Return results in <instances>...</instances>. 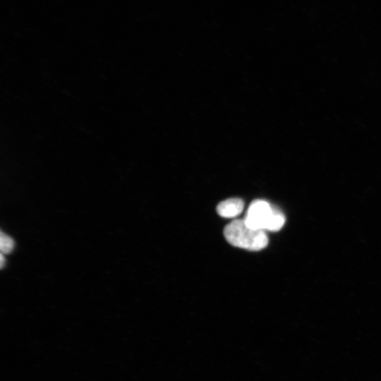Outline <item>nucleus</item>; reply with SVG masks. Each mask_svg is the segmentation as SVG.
Returning a JSON list of instances; mask_svg holds the SVG:
<instances>
[{
    "label": "nucleus",
    "instance_id": "nucleus-1",
    "mask_svg": "<svg viewBox=\"0 0 381 381\" xmlns=\"http://www.w3.org/2000/svg\"><path fill=\"white\" fill-rule=\"evenodd\" d=\"M243 219L249 227L262 231H277L285 223L284 214L277 207L262 200H255L251 202Z\"/></svg>",
    "mask_w": 381,
    "mask_h": 381
},
{
    "label": "nucleus",
    "instance_id": "nucleus-2",
    "mask_svg": "<svg viewBox=\"0 0 381 381\" xmlns=\"http://www.w3.org/2000/svg\"><path fill=\"white\" fill-rule=\"evenodd\" d=\"M226 241L231 245L250 250H260L268 243L265 231L249 227L244 219H235L224 229Z\"/></svg>",
    "mask_w": 381,
    "mask_h": 381
},
{
    "label": "nucleus",
    "instance_id": "nucleus-3",
    "mask_svg": "<svg viewBox=\"0 0 381 381\" xmlns=\"http://www.w3.org/2000/svg\"><path fill=\"white\" fill-rule=\"evenodd\" d=\"M243 206L244 203L241 199L229 198L218 204L217 212L223 217L231 218L240 214L243 211Z\"/></svg>",
    "mask_w": 381,
    "mask_h": 381
},
{
    "label": "nucleus",
    "instance_id": "nucleus-4",
    "mask_svg": "<svg viewBox=\"0 0 381 381\" xmlns=\"http://www.w3.org/2000/svg\"><path fill=\"white\" fill-rule=\"evenodd\" d=\"M14 248V242L13 239L6 234L1 232L0 237V248L1 253H10Z\"/></svg>",
    "mask_w": 381,
    "mask_h": 381
},
{
    "label": "nucleus",
    "instance_id": "nucleus-5",
    "mask_svg": "<svg viewBox=\"0 0 381 381\" xmlns=\"http://www.w3.org/2000/svg\"><path fill=\"white\" fill-rule=\"evenodd\" d=\"M0 262H1V267L2 268L3 266H4V259L3 253L1 254V260H0Z\"/></svg>",
    "mask_w": 381,
    "mask_h": 381
}]
</instances>
